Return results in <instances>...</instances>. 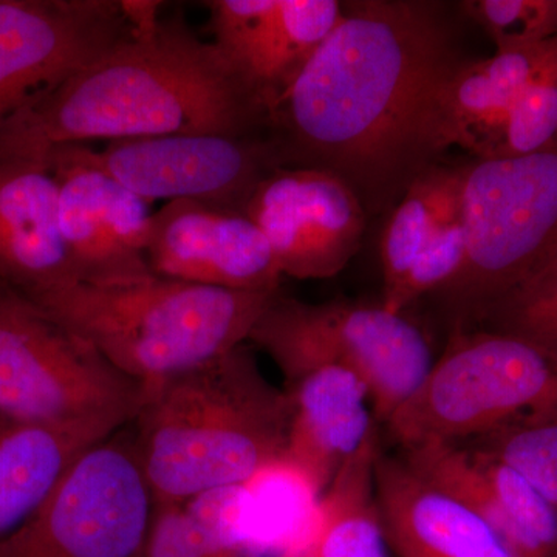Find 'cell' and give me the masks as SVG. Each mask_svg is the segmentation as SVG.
<instances>
[{
    "instance_id": "cell-22",
    "label": "cell",
    "mask_w": 557,
    "mask_h": 557,
    "mask_svg": "<svg viewBox=\"0 0 557 557\" xmlns=\"http://www.w3.org/2000/svg\"><path fill=\"white\" fill-rule=\"evenodd\" d=\"M460 190L461 168H431L409 186L381 237L384 289L408 271L440 231L458 219Z\"/></svg>"
},
{
    "instance_id": "cell-19",
    "label": "cell",
    "mask_w": 557,
    "mask_h": 557,
    "mask_svg": "<svg viewBox=\"0 0 557 557\" xmlns=\"http://www.w3.org/2000/svg\"><path fill=\"white\" fill-rule=\"evenodd\" d=\"M0 282L25 296L75 282L46 161H0Z\"/></svg>"
},
{
    "instance_id": "cell-4",
    "label": "cell",
    "mask_w": 557,
    "mask_h": 557,
    "mask_svg": "<svg viewBox=\"0 0 557 557\" xmlns=\"http://www.w3.org/2000/svg\"><path fill=\"white\" fill-rule=\"evenodd\" d=\"M278 292H234L153 274L127 284L70 282L27 298L146 386L247 343Z\"/></svg>"
},
{
    "instance_id": "cell-7",
    "label": "cell",
    "mask_w": 557,
    "mask_h": 557,
    "mask_svg": "<svg viewBox=\"0 0 557 557\" xmlns=\"http://www.w3.org/2000/svg\"><path fill=\"white\" fill-rule=\"evenodd\" d=\"M143 397L141 383L0 282V416L113 435L135 420Z\"/></svg>"
},
{
    "instance_id": "cell-12",
    "label": "cell",
    "mask_w": 557,
    "mask_h": 557,
    "mask_svg": "<svg viewBox=\"0 0 557 557\" xmlns=\"http://www.w3.org/2000/svg\"><path fill=\"white\" fill-rule=\"evenodd\" d=\"M42 161L57 180L60 228L75 282L115 285L153 276L150 203L84 159L81 145L57 146Z\"/></svg>"
},
{
    "instance_id": "cell-24",
    "label": "cell",
    "mask_w": 557,
    "mask_h": 557,
    "mask_svg": "<svg viewBox=\"0 0 557 557\" xmlns=\"http://www.w3.org/2000/svg\"><path fill=\"white\" fill-rule=\"evenodd\" d=\"M479 329L509 333L557 355V256L498 304Z\"/></svg>"
},
{
    "instance_id": "cell-18",
    "label": "cell",
    "mask_w": 557,
    "mask_h": 557,
    "mask_svg": "<svg viewBox=\"0 0 557 557\" xmlns=\"http://www.w3.org/2000/svg\"><path fill=\"white\" fill-rule=\"evenodd\" d=\"M375 496L388 548L397 557H519L490 523L380 450Z\"/></svg>"
},
{
    "instance_id": "cell-13",
    "label": "cell",
    "mask_w": 557,
    "mask_h": 557,
    "mask_svg": "<svg viewBox=\"0 0 557 557\" xmlns=\"http://www.w3.org/2000/svg\"><path fill=\"white\" fill-rule=\"evenodd\" d=\"M242 211L273 249L284 276L329 278L361 247L366 212L343 180L310 168H278L252 190Z\"/></svg>"
},
{
    "instance_id": "cell-1",
    "label": "cell",
    "mask_w": 557,
    "mask_h": 557,
    "mask_svg": "<svg viewBox=\"0 0 557 557\" xmlns=\"http://www.w3.org/2000/svg\"><path fill=\"white\" fill-rule=\"evenodd\" d=\"M463 62L435 3H347L271 113V137L287 168L336 175L380 214L450 148L445 91Z\"/></svg>"
},
{
    "instance_id": "cell-17",
    "label": "cell",
    "mask_w": 557,
    "mask_h": 557,
    "mask_svg": "<svg viewBox=\"0 0 557 557\" xmlns=\"http://www.w3.org/2000/svg\"><path fill=\"white\" fill-rule=\"evenodd\" d=\"M285 383L292 417L284 458L324 493L339 469L380 434L369 388L336 362L310 366Z\"/></svg>"
},
{
    "instance_id": "cell-28",
    "label": "cell",
    "mask_w": 557,
    "mask_h": 557,
    "mask_svg": "<svg viewBox=\"0 0 557 557\" xmlns=\"http://www.w3.org/2000/svg\"><path fill=\"white\" fill-rule=\"evenodd\" d=\"M143 557H249L194 515L186 504H153Z\"/></svg>"
},
{
    "instance_id": "cell-21",
    "label": "cell",
    "mask_w": 557,
    "mask_h": 557,
    "mask_svg": "<svg viewBox=\"0 0 557 557\" xmlns=\"http://www.w3.org/2000/svg\"><path fill=\"white\" fill-rule=\"evenodd\" d=\"M380 434L350 458L321 498L317 531L300 557H391L375 496Z\"/></svg>"
},
{
    "instance_id": "cell-26",
    "label": "cell",
    "mask_w": 557,
    "mask_h": 557,
    "mask_svg": "<svg viewBox=\"0 0 557 557\" xmlns=\"http://www.w3.org/2000/svg\"><path fill=\"white\" fill-rule=\"evenodd\" d=\"M461 445L478 446L515 468L557 511V420Z\"/></svg>"
},
{
    "instance_id": "cell-25",
    "label": "cell",
    "mask_w": 557,
    "mask_h": 557,
    "mask_svg": "<svg viewBox=\"0 0 557 557\" xmlns=\"http://www.w3.org/2000/svg\"><path fill=\"white\" fill-rule=\"evenodd\" d=\"M460 9L496 51L530 49L557 36V0H467Z\"/></svg>"
},
{
    "instance_id": "cell-14",
    "label": "cell",
    "mask_w": 557,
    "mask_h": 557,
    "mask_svg": "<svg viewBox=\"0 0 557 557\" xmlns=\"http://www.w3.org/2000/svg\"><path fill=\"white\" fill-rule=\"evenodd\" d=\"M148 259L157 276L234 292H278L284 276L259 226L209 201L172 200L153 212Z\"/></svg>"
},
{
    "instance_id": "cell-5",
    "label": "cell",
    "mask_w": 557,
    "mask_h": 557,
    "mask_svg": "<svg viewBox=\"0 0 557 557\" xmlns=\"http://www.w3.org/2000/svg\"><path fill=\"white\" fill-rule=\"evenodd\" d=\"M467 239L456 276L432 293L450 333L479 329L498 304L557 256V145L461 168Z\"/></svg>"
},
{
    "instance_id": "cell-16",
    "label": "cell",
    "mask_w": 557,
    "mask_h": 557,
    "mask_svg": "<svg viewBox=\"0 0 557 557\" xmlns=\"http://www.w3.org/2000/svg\"><path fill=\"white\" fill-rule=\"evenodd\" d=\"M399 457L490 523L519 557H557V511L520 472L474 445L431 443Z\"/></svg>"
},
{
    "instance_id": "cell-9",
    "label": "cell",
    "mask_w": 557,
    "mask_h": 557,
    "mask_svg": "<svg viewBox=\"0 0 557 557\" xmlns=\"http://www.w3.org/2000/svg\"><path fill=\"white\" fill-rule=\"evenodd\" d=\"M153 497L129 424L87 449L0 557H143Z\"/></svg>"
},
{
    "instance_id": "cell-20",
    "label": "cell",
    "mask_w": 557,
    "mask_h": 557,
    "mask_svg": "<svg viewBox=\"0 0 557 557\" xmlns=\"http://www.w3.org/2000/svg\"><path fill=\"white\" fill-rule=\"evenodd\" d=\"M108 437L97 429L46 426L0 416V542L38 511L87 449Z\"/></svg>"
},
{
    "instance_id": "cell-23",
    "label": "cell",
    "mask_w": 557,
    "mask_h": 557,
    "mask_svg": "<svg viewBox=\"0 0 557 557\" xmlns=\"http://www.w3.org/2000/svg\"><path fill=\"white\" fill-rule=\"evenodd\" d=\"M557 145V36L533 78L509 109L490 159L523 157Z\"/></svg>"
},
{
    "instance_id": "cell-6",
    "label": "cell",
    "mask_w": 557,
    "mask_h": 557,
    "mask_svg": "<svg viewBox=\"0 0 557 557\" xmlns=\"http://www.w3.org/2000/svg\"><path fill=\"white\" fill-rule=\"evenodd\" d=\"M557 420V355L496 330L450 333L445 354L384 426L401 449Z\"/></svg>"
},
{
    "instance_id": "cell-8",
    "label": "cell",
    "mask_w": 557,
    "mask_h": 557,
    "mask_svg": "<svg viewBox=\"0 0 557 557\" xmlns=\"http://www.w3.org/2000/svg\"><path fill=\"white\" fill-rule=\"evenodd\" d=\"M270 355L287 380L321 362H336L364 381L379 424L426 380L435 359L423 330L383 306L307 304L281 292L249 339Z\"/></svg>"
},
{
    "instance_id": "cell-27",
    "label": "cell",
    "mask_w": 557,
    "mask_h": 557,
    "mask_svg": "<svg viewBox=\"0 0 557 557\" xmlns=\"http://www.w3.org/2000/svg\"><path fill=\"white\" fill-rule=\"evenodd\" d=\"M467 239L458 219L445 226L428 245L401 277L384 289L381 306L394 313H406L412 304L432 295L456 276L463 263Z\"/></svg>"
},
{
    "instance_id": "cell-11",
    "label": "cell",
    "mask_w": 557,
    "mask_h": 557,
    "mask_svg": "<svg viewBox=\"0 0 557 557\" xmlns=\"http://www.w3.org/2000/svg\"><path fill=\"white\" fill-rule=\"evenodd\" d=\"M129 32L121 0H0V124Z\"/></svg>"
},
{
    "instance_id": "cell-10",
    "label": "cell",
    "mask_w": 557,
    "mask_h": 557,
    "mask_svg": "<svg viewBox=\"0 0 557 557\" xmlns=\"http://www.w3.org/2000/svg\"><path fill=\"white\" fill-rule=\"evenodd\" d=\"M84 159L137 194L157 200H199L244 209L252 190L287 168L271 134L163 135L120 139L101 150L81 145Z\"/></svg>"
},
{
    "instance_id": "cell-15",
    "label": "cell",
    "mask_w": 557,
    "mask_h": 557,
    "mask_svg": "<svg viewBox=\"0 0 557 557\" xmlns=\"http://www.w3.org/2000/svg\"><path fill=\"white\" fill-rule=\"evenodd\" d=\"M208 7L215 46L269 119L344 16L336 0H214Z\"/></svg>"
},
{
    "instance_id": "cell-3",
    "label": "cell",
    "mask_w": 557,
    "mask_h": 557,
    "mask_svg": "<svg viewBox=\"0 0 557 557\" xmlns=\"http://www.w3.org/2000/svg\"><path fill=\"white\" fill-rule=\"evenodd\" d=\"M292 406L247 344L199 368L146 384L129 424L153 504L242 486L284 457Z\"/></svg>"
},
{
    "instance_id": "cell-2",
    "label": "cell",
    "mask_w": 557,
    "mask_h": 557,
    "mask_svg": "<svg viewBox=\"0 0 557 557\" xmlns=\"http://www.w3.org/2000/svg\"><path fill=\"white\" fill-rule=\"evenodd\" d=\"M247 81L180 17L129 32L0 124V161L42 160L62 145L163 135L269 132Z\"/></svg>"
}]
</instances>
